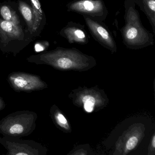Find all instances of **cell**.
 I'll return each mask as SVG.
<instances>
[{
  "label": "cell",
  "instance_id": "10",
  "mask_svg": "<svg viewBox=\"0 0 155 155\" xmlns=\"http://www.w3.org/2000/svg\"><path fill=\"white\" fill-rule=\"evenodd\" d=\"M60 34L70 44L85 45L89 42V37L85 26L79 23L69 21L61 30Z\"/></svg>",
  "mask_w": 155,
  "mask_h": 155
},
{
  "label": "cell",
  "instance_id": "19",
  "mask_svg": "<svg viewBox=\"0 0 155 155\" xmlns=\"http://www.w3.org/2000/svg\"><path fill=\"white\" fill-rule=\"evenodd\" d=\"M6 103L4 100L1 97H0V111L2 110L6 107Z\"/></svg>",
  "mask_w": 155,
  "mask_h": 155
},
{
  "label": "cell",
  "instance_id": "4",
  "mask_svg": "<svg viewBox=\"0 0 155 155\" xmlns=\"http://www.w3.org/2000/svg\"><path fill=\"white\" fill-rule=\"evenodd\" d=\"M68 97L74 106L87 113L97 112L106 108L109 103L104 90L98 86L90 88L80 86L71 90Z\"/></svg>",
  "mask_w": 155,
  "mask_h": 155
},
{
  "label": "cell",
  "instance_id": "14",
  "mask_svg": "<svg viewBox=\"0 0 155 155\" xmlns=\"http://www.w3.org/2000/svg\"><path fill=\"white\" fill-rule=\"evenodd\" d=\"M19 9L27 23L29 30L31 33H33L34 15L31 7L25 2L20 1Z\"/></svg>",
  "mask_w": 155,
  "mask_h": 155
},
{
  "label": "cell",
  "instance_id": "1",
  "mask_svg": "<svg viewBox=\"0 0 155 155\" xmlns=\"http://www.w3.org/2000/svg\"><path fill=\"white\" fill-rule=\"evenodd\" d=\"M31 63L51 66L60 71H86L97 65L96 59L75 48L58 47L27 58Z\"/></svg>",
  "mask_w": 155,
  "mask_h": 155
},
{
  "label": "cell",
  "instance_id": "2",
  "mask_svg": "<svg viewBox=\"0 0 155 155\" xmlns=\"http://www.w3.org/2000/svg\"><path fill=\"white\" fill-rule=\"evenodd\" d=\"M136 6L135 0H125V25L120 30L123 44L131 50L140 49L154 44V35L143 27Z\"/></svg>",
  "mask_w": 155,
  "mask_h": 155
},
{
  "label": "cell",
  "instance_id": "5",
  "mask_svg": "<svg viewBox=\"0 0 155 155\" xmlns=\"http://www.w3.org/2000/svg\"><path fill=\"white\" fill-rule=\"evenodd\" d=\"M0 144L8 150L6 155H46L48 149L41 143L19 137H0Z\"/></svg>",
  "mask_w": 155,
  "mask_h": 155
},
{
  "label": "cell",
  "instance_id": "8",
  "mask_svg": "<svg viewBox=\"0 0 155 155\" xmlns=\"http://www.w3.org/2000/svg\"><path fill=\"white\" fill-rule=\"evenodd\" d=\"M66 8L69 12H75L102 21L108 15L103 0H73L67 4Z\"/></svg>",
  "mask_w": 155,
  "mask_h": 155
},
{
  "label": "cell",
  "instance_id": "11",
  "mask_svg": "<svg viewBox=\"0 0 155 155\" xmlns=\"http://www.w3.org/2000/svg\"><path fill=\"white\" fill-rule=\"evenodd\" d=\"M24 36L20 25L13 23L0 18V38L4 44L13 40L19 39Z\"/></svg>",
  "mask_w": 155,
  "mask_h": 155
},
{
  "label": "cell",
  "instance_id": "7",
  "mask_svg": "<svg viewBox=\"0 0 155 155\" xmlns=\"http://www.w3.org/2000/svg\"><path fill=\"white\" fill-rule=\"evenodd\" d=\"M7 80L12 88L17 92L31 93L48 87L40 76L23 71L11 72L8 75Z\"/></svg>",
  "mask_w": 155,
  "mask_h": 155
},
{
  "label": "cell",
  "instance_id": "13",
  "mask_svg": "<svg viewBox=\"0 0 155 155\" xmlns=\"http://www.w3.org/2000/svg\"><path fill=\"white\" fill-rule=\"evenodd\" d=\"M135 2L145 13L155 34V0H135Z\"/></svg>",
  "mask_w": 155,
  "mask_h": 155
},
{
  "label": "cell",
  "instance_id": "17",
  "mask_svg": "<svg viewBox=\"0 0 155 155\" xmlns=\"http://www.w3.org/2000/svg\"><path fill=\"white\" fill-rule=\"evenodd\" d=\"M94 154L88 144L78 145L74 148L69 153L68 155H87Z\"/></svg>",
  "mask_w": 155,
  "mask_h": 155
},
{
  "label": "cell",
  "instance_id": "18",
  "mask_svg": "<svg viewBox=\"0 0 155 155\" xmlns=\"http://www.w3.org/2000/svg\"><path fill=\"white\" fill-rule=\"evenodd\" d=\"M148 155H155V134L153 133L151 136L148 148Z\"/></svg>",
  "mask_w": 155,
  "mask_h": 155
},
{
  "label": "cell",
  "instance_id": "15",
  "mask_svg": "<svg viewBox=\"0 0 155 155\" xmlns=\"http://www.w3.org/2000/svg\"><path fill=\"white\" fill-rule=\"evenodd\" d=\"M0 14L3 20L6 21L15 25H19L20 24L19 17L16 12L9 6L4 5L0 8Z\"/></svg>",
  "mask_w": 155,
  "mask_h": 155
},
{
  "label": "cell",
  "instance_id": "6",
  "mask_svg": "<svg viewBox=\"0 0 155 155\" xmlns=\"http://www.w3.org/2000/svg\"><path fill=\"white\" fill-rule=\"evenodd\" d=\"M146 127L141 123L130 126L120 136L115 143L113 155H127L139 146L145 137Z\"/></svg>",
  "mask_w": 155,
  "mask_h": 155
},
{
  "label": "cell",
  "instance_id": "3",
  "mask_svg": "<svg viewBox=\"0 0 155 155\" xmlns=\"http://www.w3.org/2000/svg\"><path fill=\"white\" fill-rule=\"evenodd\" d=\"M37 113L30 110H19L0 120V133L2 136L21 137L29 136L36 129Z\"/></svg>",
  "mask_w": 155,
  "mask_h": 155
},
{
  "label": "cell",
  "instance_id": "16",
  "mask_svg": "<svg viewBox=\"0 0 155 155\" xmlns=\"http://www.w3.org/2000/svg\"><path fill=\"white\" fill-rule=\"evenodd\" d=\"M31 8L34 15L33 32H35L40 25L43 18V13L39 0H30Z\"/></svg>",
  "mask_w": 155,
  "mask_h": 155
},
{
  "label": "cell",
  "instance_id": "9",
  "mask_svg": "<svg viewBox=\"0 0 155 155\" xmlns=\"http://www.w3.org/2000/svg\"><path fill=\"white\" fill-rule=\"evenodd\" d=\"M91 35L95 41L112 54L117 51V43L107 25L101 21L82 16Z\"/></svg>",
  "mask_w": 155,
  "mask_h": 155
},
{
  "label": "cell",
  "instance_id": "12",
  "mask_svg": "<svg viewBox=\"0 0 155 155\" xmlns=\"http://www.w3.org/2000/svg\"><path fill=\"white\" fill-rule=\"evenodd\" d=\"M50 116L56 127L65 133L72 132L71 125L61 110L54 104L50 109Z\"/></svg>",
  "mask_w": 155,
  "mask_h": 155
}]
</instances>
